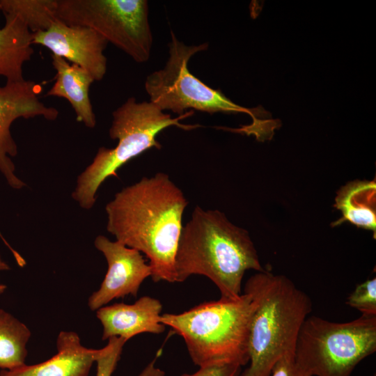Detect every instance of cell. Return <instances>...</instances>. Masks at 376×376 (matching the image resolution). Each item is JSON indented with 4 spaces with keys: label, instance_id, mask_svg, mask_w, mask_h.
<instances>
[{
    "label": "cell",
    "instance_id": "cell-1",
    "mask_svg": "<svg viewBox=\"0 0 376 376\" xmlns=\"http://www.w3.org/2000/svg\"><path fill=\"white\" fill-rule=\"evenodd\" d=\"M188 203L169 176L157 173L123 188L106 205L107 231L146 256L155 283H175V257Z\"/></svg>",
    "mask_w": 376,
    "mask_h": 376
},
{
    "label": "cell",
    "instance_id": "cell-2",
    "mask_svg": "<svg viewBox=\"0 0 376 376\" xmlns=\"http://www.w3.org/2000/svg\"><path fill=\"white\" fill-rule=\"evenodd\" d=\"M263 272L249 232L218 210L196 206L182 226L175 257V283L203 275L218 288L221 298L237 299L246 271Z\"/></svg>",
    "mask_w": 376,
    "mask_h": 376
},
{
    "label": "cell",
    "instance_id": "cell-3",
    "mask_svg": "<svg viewBox=\"0 0 376 376\" xmlns=\"http://www.w3.org/2000/svg\"><path fill=\"white\" fill-rule=\"evenodd\" d=\"M244 292L251 295L255 309L249 329V365L239 376H270L280 359L295 355L312 301L287 276L265 270L248 279Z\"/></svg>",
    "mask_w": 376,
    "mask_h": 376
},
{
    "label": "cell",
    "instance_id": "cell-4",
    "mask_svg": "<svg viewBox=\"0 0 376 376\" xmlns=\"http://www.w3.org/2000/svg\"><path fill=\"white\" fill-rule=\"evenodd\" d=\"M254 301L237 299L201 303L181 313H164L160 322L183 338L192 362L199 368L249 363V337Z\"/></svg>",
    "mask_w": 376,
    "mask_h": 376
},
{
    "label": "cell",
    "instance_id": "cell-5",
    "mask_svg": "<svg viewBox=\"0 0 376 376\" xmlns=\"http://www.w3.org/2000/svg\"><path fill=\"white\" fill-rule=\"evenodd\" d=\"M192 113L190 111L173 118L150 101L139 102L135 97H129L112 113L109 134L118 141L116 146L97 150L92 162L78 176L72 198L83 209H91L100 187L107 178L117 177L119 169L146 150L161 149L156 139L159 132L171 126L185 130L198 127L180 122Z\"/></svg>",
    "mask_w": 376,
    "mask_h": 376
},
{
    "label": "cell",
    "instance_id": "cell-6",
    "mask_svg": "<svg viewBox=\"0 0 376 376\" xmlns=\"http://www.w3.org/2000/svg\"><path fill=\"white\" fill-rule=\"evenodd\" d=\"M376 351V315L345 322L308 316L299 333L295 360L310 376H351Z\"/></svg>",
    "mask_w": 376,
    "mask_h": 376
},
{
    "label": "cell",
    "instance_id": "cell-7",
    "mask_svg": "<svg viewBox=\"0 0 376 376\" xmlns=\"http://www.w3.org/2000/svg\"><path fill=\"white\" fill-rule=\"evenodd\" d=\"M205 42L186 45L171 31L169 56L164 67L150 74L145 81V89L150 102L162 111L170 110L179 116L187 109L213 113L215 112L246 113L251 116V129L262 126L266 121L258 118L263 109H249L232 102L219 90L206 85L192 75L188 63L196 53L207 49Z\"/></svg>",
    "mask_w": 376,
    "mask_h": 376
},
{
    "label": "cell",
    "instance_id": "cell-8",
    "mask_svg": "<svg viewBox=\"0 0 376 376\" xmlns=\"http://www.w3.org/2000/svg\"><path fill=\"white\" fill-rule=\"evenodd\" d=\"M148 13L146 0H57L58 19L94 30L137 63L150 56Z\"/></svg>",
    "mask_w": 376,
    "mask_h": 376
},
{
    "label": "cell",
    "instance_id": "cell-9",
    "mask_svg": "<svg viewBox=\"0 0 376 376\" xmlns=\"http://www.w3.org/2000/svg\"><path fill=\"white\" fill-rule=\"evenodd\" d=\"M42 91V86L31 80L0 86V172L15 189H21L26 184L17 177L11 159L17 155V146L10 132L13 123L19 118L35 117L53 121L59 114L55 107L47 106L40 100Z\"/></svg>",
    "mask_w": 376,
    "mask_h": 376
},
{
    "label": "cell",
    "instance_id": "cell-10",
    "mask_svg": "<svg viewBox=\"0 0 376 376\" xmlns=\"http://www.w3.org/2000/svg\"><path fill=\"white\" fill-rule=\"evenodd\" d=\"M94 244L105 257L108 268L100 288L88 298L90 309L97 311L114 299L136 297L142 283L152 275L142 253L101 235L96 237Z\"/></svg>",
    "mask_w": 376,
    "mask_h": 376
},
{
    "label": "cell",
    "instance_id": "cell-11",
    "mask_svg": "<svg viewBox=\"0 0 376 376\" xmlns=\"http://www.w3.org/2000/svg\"><path fill=\"white\" fill-rule=\"evenodd\" d=\"M32 43L79 66L95 81H101L106 74L104 51L108 42L90 28L68 25L56 19L47 30L32 33Z\"/></svg>",
    "mask_w": 376,
    "mask_h": 376
},
{
    "label": "cell",
    "instance_id": "cell-12",
    "mask_svg": "<svg viewBox=\"0 0 376 376\" xmlns=\"http://www.w3.org/2000/svg\"><path fill=\"white\" fill-rule=\"evenodd\" d=\"M162 304L157 299L143 296L132 304L116 303L96 311L102 325V339L120 337L127 341L143 333L160 334L166 326L160 322Z\"/></svg>",
    "mask_w": 376,
    "mask_h": 376
},
{
    "label": "cell",
    "instance_id": "cell-13",
    "mask_svg": "<svg viewBox=\"0 0 376 376\" xmlns=\"http://www.w3.org/2000/svg\"><path fill=\"white\" fill-rule=\"evenodd\" d=\"M57 353L35 365L24 364L13 370H1L0 376H88L100 349L84 347L78 334L61 331L56 340Z\"/></svg>",
    "mask_w": 376,
    "mask_h": 376
},
{
    "label": "cell",
    "instance_id": "cell-14",
    "mask_svg": "<svg viewBox=\"0 0 376 376\" xmlns=\"http://www.w3.org/2000/svg\"><path fill=\"white\" fill-rule=\"evenodd\" d=\"M51 58L56 70L55 82L45 96L67 100L75 113L77 121L93 128L96 118L89 97V88L95 80L87 71L70 64L63 58L54 54H52Z\"/></svg>",
    "mask_w": 376,
    "mask_h": 376
},
{
    "label": "cell",
    "instance_id": "cell-15",
    "mask_svg": "<svg viewBox=\"0 0 376 376\" xmlns=\"http://www.w3.org/2000/svg\"><path fill=\"white\" fill-rule=\"evenodd\" d=\"M334 207L342 217L334 225L348 221L357 227L376 231V182L355 180L341 187L335 197Z\"/></svg>",
    "mask_w": 376,
    "mask_h": 376
},
{
    "label": "cell",
    "instance_id": "cell-16",
    "mask_svg": "<svg viewBox=\"0 0 376 376\" xmlns=\"http://www.w3.org/2000/svg\"><path fill=\"white\" fill-rule=\"evenodd\" d=\"M6 22L0 28V76L6 82L24 79L23 65L33 54L32 33L25 24L13 15H4Z\"/></svg>",
    "mask_w": 376,
    "mask_h": 376
},
{
    "label": "cell",
    "instance_id": "cell-17",
    "mask_svg": "<svg viewBox=\"0 0 376 376\" xmlns=\"http://www.w3.org/2000/svg\"><path fill=\"white\" fill-rule=\"evenodd\" d=\"M31 331L8 312L0 309V368L13 370L25 363Z\"/></svg>",
    "mask_w": 376,
    "mask_h": 376
},
{
    "label": "cell",
    "instance_id": "cell-18",
    "mask_svg": "<svg viewBox=\"0 0 376 376\" xmlns=\"http://www.w3.org/2000/svg\"><path fill=\"white\" fill-rule=\"evenodd\" d=\"M1 13L21 19L31 33L47 30L57 19V0H0Z\"/></svg>",
    "mask_w": 376,
    "mask_h": 376
},
{
    "label": "cell",
    "instance_id": "cell-19",
    "mask_svg": "<svg viewBox=\"0 0 376 376\" xmlns=\"http://www.w3.org/2000/svg\"><path fill=\"white\" fill-rule=\"evenodd\" d=\"M346 304L361 315H376V279L358 284L347 298Z\"/></svg>",
    "mask_w": 376,
    "mask_h": 376
},
{
    "label": "cell",
    "instance_id": "cell-20",
    "mask_svg": "<svg viewBox=\"0 0 376 376\" xmlns=\"http://www.w3.org/2000/svg\"><path fill=\"white\" fill-rule=\"evenodd\" d=\"M127 340L120 337L108 339L107 345L100 349L95 362L97 363L96 376H111L120 359L123 348Z\"/></svg>",
    "mask_w": 376,
    "mask_h": 376
},
{
    "label": "cell",
    "instance_id": "cell-21",
    "mask_svg": "<svg viewBox=\"0 0 376 376\" xmlns=\"http://www.w3.org/2000/svg\"><path fill=\"white\" fill-rule=\"evenodd\" d=\"M242 366L233 364H220L199 368L193 373H184L180 376H239Z\"/></svg>",
    "mask_w": 376,
    "mask_h": 376
},
{
    "label": "cell",
    "instance_id": "cell-22",
    "mask_svg": "<svg viewBox=\"0 0 376 376\" xmlns=\"http://www.w3.org/2000/svg\"><path fill=\"white\" fill-rule=\"evenodd\" d=\"M270 376H310L302 370L295 360V355H287L274 367Z\"/></svg>",
    "mask_w": 376,
    "mask_h": 376
},
{
    "label": "cell",
    "instance_id": "cell-23",
    "mask_svg": "<svg viewBox=\"0 0 376 376\" xmlns=\"http://www.w3.org/2000/svg\"><path fill=\"white\" fill-rule=\"evenodd\" d=\"M157 355L139 373L138 376H165V372L156 366Z\"/></svg>",
    "mask_w": 376,
    "mask_h": 376
},
{
    "label": "cell",
    "instance_id": "cell-24",
    "mask_svg": "<svg viewBox=\"0 0 376 376\" xmlns=\"http://www.w3.org/2000/svg\"><path fill=\"white\" fill-rule=\"evenodd\" d=\"M10 269L9 265L3 261L0 257V271L8 270ZM6 290V285L0 283V295H2Z\"/></svg>",
    "mask_w": 376,
    "mask_h": 376
},
{
    "label": "cell",
    "instance_id": "cell-25",
    "mask_svg": "<svg viewBox=\"0 0 376 376\" xmlns=\"http://www.w3.org/2000/svg\"><path fill=\"white\" fill-rule=\"evenodd\" d=\"M1 13V7H0V13Z\"/></svg>",
    "mask_w": 376,
    "mask_h": 376
}]
</instances>
